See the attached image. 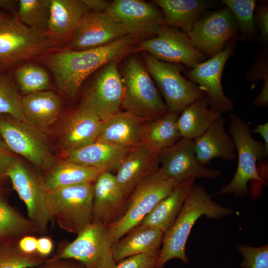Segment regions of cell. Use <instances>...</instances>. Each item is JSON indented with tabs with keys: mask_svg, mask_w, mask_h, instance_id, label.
I'll list each match as a JSON object with an SVG mask.
<instances>
[{
	"mask_svg": "<svg viewBox=\"0 0 268 268\" xmlns=\"http://www.w3.org/2000/svg\"><path fill=\"white\" fill-rule=\"evenodd\" d=\"M247 78L250 82L261 80L264 81L262 90L268 91V54L265 50L259 53L253 64L246 72Z\"/></svg>",
	"mask_w": 268,
	"mask_h": 268,
	"instance_id": "ab89813d",
	"label": "cell"
},
{
	"mask_svg": "<svg viewBox=\"0 0 268 268\" xmlns=\"http://www.w3.org/2000/svg\"><path fill=\"white\" fill-rule=\"evenodd\" d=\"M48 258L37 252L28 254L21 252L17 245L0 247V268H35Z\"/></svg>",
	"mask_w": 268,
	"mask_h": 268,
	"instance_id": "74e56055",
	"label": "cell"
},
{
	"mask_svg": "<svg viewBox=\"0 0 268 268\" xmlns=\"http://www.w3.org/2000/svg\"><path fill=\"white\" fill-rule=\"evenodd\" d=\"M179 115L169 111L162 117L145 122L141 132V144L157 153L174 144L181 138L177 126Z\"/></svg>",
	"mask_w": 268,
	"mask_h": 268,
	"instance_id": "f546056e",
	"label": "cell"
},
{
	"mask_svg": "<svg viewBox=\"0 0 268 268\" xmlns=\"http://www.w3.org/2000/svg\"><path fill=\"white\" fill-rule=\"evenodd\" d=\"M51 0H20L16 16L28 27L40 33H48Z\"/></svg>",
	"mask_w": 268,
	"mask_h": 268,
	"instance_id": "836d02e7",
	"label": "cell"
},
{
	"mask_svg": "<svg viewBox=\"0 0 268 268\" xmlns=\"http://www.w3.org/2000/svg\"><path fill=\"white\" fill-rule=\"evenodd\" d=\"M159 167V153L140 144L129 150L115 176L122 192L128 198L140 181Z\"/></svg>",
	"mask_w": 268,
	"mask_h": 268,
	"instance_id": "44dd1931",
	"label": "cell"
},
{
	"mask_svg": "<svg viewBox=\"0 0 268 268\" xmlns=\"http://www.w3.org/2000/svg\"><path fill=\"white\" fill-rule=\"evenodd\" d=\"M161 10L164 24L189 33L213 2L203 0H153Z\"/></svg>",
	"mask_w": 268,
	"mask_h": 268,
	"instance_id": "4316f807",
	"label": "cell"
},
{
	"mask_svg": "<svg viewBox=\"0 0 268 268\" xmlns=\"http://www.w3.org/2000/svg\"><path fill=\"white\" fill-rule=\"evenodd\" d=\"M238 30L233 15L225 7L202 15L187 35L198 49L212 57L224 49Z\"/></svg>",
	"mask_w": 268,
	"mask_h": 268,
	"instance_id": "9a60e30c",
	"label": "cell"
},
{
	"mask_svg": "<svg viewBox=\"0 0 268 268\" xmlns=\"http://www.w3.org/2000/svg\"><path fill=\"white\" fill-rule=\"evenodd\" d=\"M89 11L83 0H51L48 34L67 40Z\"/></svg>",
	"mask_w": 268,
	"mask_h": 268,
	"instance_id": "f1b7e54d",
	"label": "cell"
},
{
	"mask_svg": "<svg viewBox=\"0 0 268 268\" xmlns=\"http://www.w3.org/2000/svg\"><path fill=\"white\" fill-rule=\"evenodd\" d=\"M37 268H85L79 262L71 259H58L48 257Z\"/></svg>",
	"mask_w": 268,
	"mask_h": 268,
	"instance_id": "ee69618b",
	"label": "cell"
},
{
	"mask_svg": "<svg viewBox=\"0 0 268 268\" xmlns=\"http://www.w3.org/2000/svg\"><path fill=\"white\" fill-rule=\"evenodd\" d=\"M158 255L140 254L118 262L115 268H156Z\"/></svg>",
	"mask_w": 268,
	"mask_h": 268,
	"instance_id": "60d3db41",
	"label": "cell"
},
{
	"mask_svg": "<svg viewBox=\"0 0 268 268\" xmlns=\"http://www.w3.org/2000/svg\"><path fill=\"white\" fill-rule=\"evenodd\" d=\"M17 87L23 96L50 88L48 73L40 66L27 63L17 67L14 71Z\"/></svg>",
	"mask_w": 268,
	"mask_h": 268,
	"instance_id": "e575fe53",
	"label": "cell"
},
{
	"mask_svg": "<svg viewBox=\"0 0 268 268\" xmlns=\"http://www.w3.org/2000/svg\"><path fill=\"white\" fill-rule=\"evenodd\" d=\"M195 181L194 179H189L179 182L139 224L155 228L165 234L177 218Z\"/></svg>",
	"mask_w": 268,
	"mask_h": 268,
	"instance_id": "484cf974",
	"label": "cell"
},
{
	"mask_svg": "<svg viewBox=\"0 0 268 268\" xmlns=\"http://www.w3.org/2000/svg\"><path fill=\"white\" fill-rule=\"evenodd\" d=\"M102 122L93 109L82 101L61 126L59 142L62 149L67 154L95 141Z\"/></svg>",
	"mask_w": 268,
	"mask_h": 268,
	"instance_id": "d6986e66",
	"label": "cell"
},
{
	"mask_svg": "<svg viewBox=\"0 0 268 268\" xmlns=\"http://www.w3.org/2000/svg\"><path fill=\"white\" fill-rule=\"evenodd\" d=\"M164 234L155 228L138 225L112 245L116 263L127 258L140 255H159Z\"/></svg>",
	"mask_w": 268,
	"mask_h": 268,
	"instance_id": "cb8c5ba5",
	"label": "cell"
},
{
	"mask_svg": "<svg viewBox=\"0 0 268 268\" xmlns=\"http://www.w3.org/2000/svg\"><path fill=\"white\" fill-rule=\"evenodd\" d=\"M37 234L32 222L10 205L0 189V247L16 245L23 237Z\"/></svg>",
	"mask_w": 268,
	"mask_h": 268,
	"instance_id": "d6a6232c",
	"label": "cell"
},
{
	"mask_svg": "<svg viewBox=\"0 0 268 268\" xmlns=\"http://www.w3.org/2000/svg\"><path fill=\"white\" fill-rule=\"evenodd\" d=\"M178 183L167 178L160 168L140 181L128 197L124 214L107 228L111 244L139 225Z\"/></svg>",
	"mask_w": 268,
	"mask_h": 268,
	"instance_id": "8992f818",
	"label": "cell"
},
{
	"mask_svg": "<svg viewBox=\"0 0 268 268\" xmlns=\"http://www.w3.org/2000/svg\"><path fill=\"white\" fill-rule=\"evenodd\" d=\"M133 51L146 53L159 60L191 68L206 57L193 44L187 34L164 24L155 37L139 41Z\"/></svg>",
	"mask_w": 268,
	"mask_h": 268,
	"instance_id": "8fae6325",
	"label": "cell"
},
{
	"mask_svg": "<svg viewBox=\"0 0 268 268\" xmlns=\"http://www.w3.org/2000/svg\"><path fill=\"white\" fill-rule=\"evenodd\" d=\"M127 199L115 175L102 172L93 183L92 223L108 228L124 214Z\"/></svg>",
	"mask_w": 268,
	"mask_h": 268,
	"instance_id": "ffe728a7",
	"label": "cell"
},
{
	"mask_svg": "<svg viewBox=\"0 0 268 268\" xmlns=\"http://www.w3.org/2000/svg\"><path fill=\"white\" fill-rule=\"evenodd\" d=\"M160 169L165 176L178 182L197 178L215 179L221 172L201 164L194 147L193 140L181 137L159 153Z\"/></svg>",
	"mask_w": 268,
	"mask_h": 268,
	"instance_id": "e0dca14e",
	"label": "cell"
},
{
	"mask_svg": "<svg viewBox=\"0 0 268 268\" xmlns=\"http://www.w3.org/2000/svg\"><path fill=\"white\" fill-rule=\"evenodd\" d=\"M221 117V113L209 107L205 97L186 107L179 114L177 126L181 137L194 140Z\"/></svg>",
	"mask_w": 268,
	"mask_h": 268,
	"instance_id": "1f68e13d",
	"label": "cell"
},
{
	"mask_svg": "<svg viewBox=\"0 0 268 268\" xmlns=\"http://www.w3.org/2000/svg\"><path fill=\"white\" fill-rule=\"evenodd\" d=\"M234 213V209L222 206L213 201L203 186L195 184L177 218L164 234L156 268H164L173 259L188 264L186 243L193 226L200 217L204 215L209 219H219Z\"/></svg>",
	"mask_w": 268,
	"mask_h": 268,
	"instance_id": "7a4b0ae2",
	"label": "cell"
},
{
	"mask_svg": "<svg viewBox=\"0 0 268 268\" xmlns=\"http://www.w3.org/2000/svg\"><path fill=\"white\" fill-rule=\"evenodd\" d=\"M236 20L242 38L250 40L255 35L257 28L255 24L254 11L256 5L255 0H223Z\"/></svg>",
	"mask_w": 268,
	"mask_h": 268,
	"instance_id": "8d00e7d4",
	"label": "cell"
},
{
	"mask_svg": "<svg viewBox=\"0 0 268 268\" xmlns=\"http://www.w3.org/2000/svg\"><path fill=\"white\" fill-rule=\"evenodd\" d=\"M89 10L92 12H107L111 1L105 0H83Z\"/></svg>",
	"mask_w": 268,
	"mask_h": 268,
	"instance_id": "7dc6e473",
	"label": "cell"
},
{
	"mask_svg": "<svg viewBox=\"0 0 268 268\" xmlns=\"http://www.w3.org/2000/svg\"><path fill=\"white\" fill-rule=\"evenodd\" d=\"M252 133H258L261 135L264 140V145L268 150V123H266L257 125L252 130Z\"/></svg>",
	"mask_w": 268,
	"mask_h": 268,
	"instance_id": "c3c4849f",
	"label": "cell"
},
{
	"mask_svg": "<svg viewBox=\"0 0 268 268\" xmlns=\"http://www.w3.org/2000/svg\"><path fill=\"white\" fill-rule=\"evenodd\" d=\"M5 71L0 70V116L26 122L22 109V97L12 79Z\"/></svg>",
	"mask_w": 268,
	"mask_h": 268,
	"instance_id": "d590c367",
	"label": "cell"
},
{
	"mask_svg": "<svg viewBox=\"0 0 268 268\" xmlns=\"http://www.w3.org/2000/svg\"><path fill=\"white\" fill-rule=\"evenodd\" d=\"M19 0H0V8L3 9L16 15Z\"/></svg>",
	"mask_w": 268,
	"mask_h": 268,
	"instance_id": "681fc988",
	"label": "cell"
},
{
	"mask_svg": "<svg viewBox=\"0 0 268 268\" xmlns=\"http://www.w3.org/2000/svg\"><path fill=\"white\" fill-rule=\"evenodd\" d=\"M77 235L70 242H61L52 257L75 260L85 268H115L107 227L92 223Z\"/></svg>",
	"mask_w": 268,
	"mask_h": 268,
	"instance_id": "9c48e42d",
	"label": "cell"
},
{
	"mask_svg": "<svg viewBox=\"0 0 268 268\" xmlns=\"http://www.w3.org/2000/svg\"><path fill=\"white\" fill-rule=\"evenodd\" d=\"M197 158L202 165L207 166L214 158L232 161L237 158L235 143L224 127L221 117L201 135L193 140Z\"/></svg>",
	"mask_w": 268,
	"mask_h": 268,
	"instance_id": "603a6c76",
	"label": "cell"
},
{
	"mask_svg": "<svg viewBox=\"0 0 268 268\" xmlns=\"http://www.w3.org/2000/svg\"><path fill=\"white\" fill-rule=\"evenodd\" d=\"M140 37L128 35L99 48L79 51L65 48L39 58L52 73L58 90L67 97L73 98L89 75L105 65L119 61L133 51Z\"/></svg>",
	"mask_w": 268,
	"mask_h": 268,
	"instance_id": "6da1fadb",
	"label": "cell"
},
{
	"mask_svg": "<svg viewBox=\"0 0 268 268\" xmlns=\"http://www.w3.org/2000/svg\"><path fill=\"white\" fill-rule=\"evenodd\" d=\"M93 183L49 191L51 214L64 230L78 235L92 223Z\"/></svg>",
	"mask_w": 268,
	"mask_h": 268,
	"instance_id": "52a82bcc",
	"label": "cell"
},
{
	"mask_svg": "<svg viewBox=\"0 0 268 268\" xmlns=\"http://www.w3.org/2000/svg\"><path fill=\"white\" fill-rule=\"evenodd\" d=\"M37 239L36 235H29L21 238L17 244L19 249L24 253H36Z\"/></svg>",
	"mask_w": 268,
	"mask_h": 268,
	"instance_id": "f6af8a7d",
	"label": "cell"
},
{
	"mask_svg": "<svg viewBox=\"0 0 268 268\" xmlns=\"http://www.w3.org/2000/svg\"><path fill=\"white\" fill-rule=\"evenodd\" d=\"M107 12L128 35L156 36L163 24L162 11L152 1L115 0Z\"/></svg>",
	"mask_w": 268,
	"mask_h": 268,
	"instance_id": "ac0fdd59",
	"label": "cell"
},
{
	"mask_svg": "<svg viewBox=\"0 0 268 268\" xmlns=\"http://www.w3.org/2000/svg\"><path fill=\"white\" fill-rule=\"evenodd\" d=\"M130 149L95 141L66 154V160L102 172L117 171Z\"/></svg>",
	"mask_w": 268,
	"mask_h": 268,
	"instance_id": "d4e9b609",
	"label": "cell"
},
{
	"mask_svg": "<svg viewBox=\"0 0 268 268\" xmlns=\"http://www.w3.org/2000/svg\"><path fill=\"white\" fill-rule=\"evenodd\" d=\"M8 177L14 190L24 203L29 219L38 234L44 235L53 221L49 205V191L39 176L18 160L8 170Z\"/></svg>",
	"mask_w": 268,
	"mask_h": 268,
	"instance_id": "30bf717a",
	"label": "cell"
},
{
	"mask_svg": "<svg viewBox=\"0 0 268 268\" xmlns=\"http://www.w3.org/2000/svg\"><path fill=\"white\" fill-rule=\"evenodd\" d=\"M237 251L243 256L240 264L242 268H268V245L252 247L238 245Z\"/></svg>",
	"mask_w": 268,
	"mask_h": 268,
	"instance_id": "f35d334b",
	"label": "cell"
},
{
	"mask_svg": "<svg viewBox=\"0 0 268 268\" xmlns=\"http://www.w3.org/2000/svg\"><path fill=\"white\" fill-rule=\"evenodd\" d=\"M102 171L67 160L50 166L42 179L48 191L84 184L93 183Z\"/></svg>",
	"mask_w": 268,
	"mask_h": 268,
	"instance_id": "4dcf8cb0",
	"label": "cell"
},
{
	"mask_svg": "<svg viewBox=\"0 0 268 268\" xmlns=\"http://www.w3.org/2000/svg\"><path fill=\"white\" fill-rule=\"evenodd\" d=\"M146 122L127 111H119L102 122L96 141L126 149L141 144V132Z\"/></svg>",
	"mask_w": 268,
	"mask_h": 268,
	"instance_id": "7402d4cb",
	"label": "cell"
},
{
	"mask_svg": "<svg viewBox=\"0 0 268 268\" xmlns=\"http://www.w3.org/2000/svg\"><path fill=\"white\" fill-rule=\"evenodd\" d=\"M228 131L235 145L237 168L231 181L216 194H230L237 198L244 197L249 193V181H262L258 162L267 158L268 150L264 143L253 137L249 125L236 114L229 115Z\"/></svg>",
	"mask_w": 268,
	"mask_h": 268,
	"instance_id": "277c9868",
	"label": "cell"
},
{
	"mask_svg": "<svg viewBox=\"0 0 268 268\" xmlns=\"http://www.w3.org/2000/svg\"><path fill=\"white\" fill-rule=\"evenodd\" d=\"M123 26L107 12H88L67 40L66 48L84 51L103 47L128 35Z\"/></svg>",
	"mask_w": 268,
	"mask_h": 268,
	"instance_id": "2e32d148",
	"label": "cell"
},
{
	"mask_svg": "<svg viewBox=\"0 0 268 268\" xmlns=\"http://www.w3.org/2000/svg\"><path fill=\"white\" fill-rule=\"evenodd\" d=\"M56 42L48 34L23 24L16 15L11 16L0 22V70L54 50Z\"/></svg>",
	"mask_w": 268,
	"mask_h": 268,
	"instance_id": "5b68a950",
	"label": "cell"
},
{
	"mask_svg": "<svg viewBox=\"0 0 268 268\" xmlns=\"http://www.w3.org/2000/svg\"><path fill=\"white\" fill-rule=\"evenodd\" d=\"M256 22L260 30V40L266 43L268 40V5L266 1H261L256 5Z\"/></svg>",
	"mask_w": 268,
	"mask_h": 268,
	"instance_id": "b9f144b4",
	"label": "cell"
},
{
	"mask_svg": "<svg viewBox=\"0 0 268 268\" xmlns=\"http://www.w3.org/2000/svg\"><path fill=\"white\" fill-rule=\"evenodd\" d=\"M0 137L15 154L46 171L51 165L50 142L41 130L23 121L0 116Z\"/></svg>",
	"mask_w": 268,
	"mask_h": 268,
	"instance_id": "7c38bea8",
	"label": "cell"
},
{
	"mask_svg": "<svg viewBox=\"0 0 268 268\" xmlns=\"http://www.w3.org/2000/svg\"><path fill=\"white\" fill-rule=\"evenodd\" d=\"M11 16V15L7 14L0 10V22L6 20Z\"/></svg>",
	"mask_w": 268,
	"mask_h": 268,
	"instance_id": "f907efd6",
	"label": "cell"
},
{
	"mask_svg": "<svg viewBox=\"0 0 268 268\" xmlns=\"http://www.w3.org/2000/svg\"><path fill=\"white\" fill-rule=\"evenodd\" d=\"M18 160L0 137V180L6 177L8 170Z\"/></svg>",
	"mask_w": 268,
	"mask_h": 268,
	"instance_id": "7bdbcfd3",
	"label": "cell"
},
{
	"mask_svg": "<svg viewBox=\"0 0 268 268\" xmlns=\"http://www.w3.org/2000/svg\"><path fill=\"white\" fill-rule=\"evenodd\" d=\"M112 61L95 72L86 88L83 101L90 106L102 121L120 111L124 84L118 67Z\"/></svg>",
	"mask_w": 268,
	"mask_h": 268,
	"instance_id": "5bb4252c",
	"label": "cell"
},
{
	"mask_svg": "<svg viewBox=\"0 0 268 268\" xmlns=\"http://www.w3.org/2000/svg\"><path fill=\"white\" fill-rule=\"evenodd\" d=\"M142 60L163 95L168 111L180 114L193 102L205 97L198 85L182 75V65L159 60L146 53H143Z\"/></svg>",
	"mask_w": 268,
	"mask_h": 268,
	"instance_id": "ba28073f",
	"label": "cell"
},
{
	"mask_svg": "<svg viewBox=\"0 0 268 268\" xmlns=\"http://www.w3.org/2000/svg\"><path fill=\"white\" fill-rule=\"evenodd\" d=\"M54 247V242L51 237L42 236L38 238L36 252L41 256L48 258L52 253Z\"/></svg>",
	"mask_w": 268,
	"mask_h": 268,
	"instance_id": "bcb514c9",
	"label": "cell"
},
{
	"mask_svg": "<svg viewBox=\"0 0 268 268\" xmlns=\"http://www.w3.org/2000/svg\"><path fill=\"white\" fill-rule=\"evenodd\" d=\"M21 104L25 122L42 131L57 120L62 110L60 97L49 90L23 96Z\"/></svg>",
	"mask_w": 268,
	"mask_h": 268,
	"instance_id": "83f0119b",
	"label": "cell"
},
{
	"mask_svg": "<svg viewBox=\"0 0 268 268\" xmlns=\"http://www.w3.org/2000/svg\"><path fill=\"white\" fill-rule=\"evenodd\" d=\"M126 58L120 71L124 90L122 107L144 121L165 115L167 107L143 62L134 55Z\"/></svg>",
	"mask_w": 268,
	"mask_h": 268,
	"instance_id": "3957f363",
	"label": "cell"
},
{
	"mask_svg": "<svg viewBox=\"0 0 268 268\" xmlns=\"http://www.w3.org/2000/svg\"><path fill=\"white\" fill-rule=\"evenodd\" d=\"M237 39L236 35L221 51L186 72L190 80L198 84L204 93L209 107L221 114L231 112L234 107L233 101L224 92L221 79L225 65L234 51Z\"/></svg>",
	"mask_w": 268,
	"mask_h": 268,
	"instance_id": "4fadbf2b",
	"label": "cell"
}]
</instances>
